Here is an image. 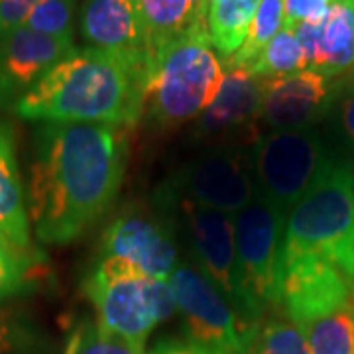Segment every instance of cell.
<instances>
[{"mask_svg":"<svg viewBox=\"0 0 354 354\" xmlns=\"http://www.w3.org/2000/svg\"><path fill=\"white\" fill-rule=\"evenodd\" d=\"M28 179V216L38 241L81 239L118 197L124 181V128L44 122L36 132Z\"/></svg>","mask_w":354,"mask_h":354,"instance_id":"1","label":"cell"},{"mask_svg":"<svg viewBox=\"0 0 354 354\" xmlns=\"http://www.w3.org/2000/svg\"><path fill=\"white\" fill-rule=\"evenodd\" d=\"M153 62L75 50L16 102L14 113L39 122L134 127L146 113Z\"/></svg>","mask_w":354,"mask_h":354,"instance_id":"2","label":"cell"},{"mask_svg":"<svg viewBox=\"0 0 354 354\" xmlns=\"http://www.w3.org/2000/svg\"><path fill=\"white\" fill-rule=\"evenodd\" d=\"M225 71L207 24L193 26L156 51L146 111L165 128L199 118L215 102Z\"/></svg>","mask_w":354,"mask_h":354,"instance_id":"3","label":"cell"},{"mask_svg":"<svg viewBox=\"0 0 354 354\" xmlns=\"http://www.w3.org/2000/svg\"><path fill=\"white\" fill-rule=\"evenodd\" d=\"M309 254L354 283V165L333 160L286 223L283 256Z\"/></svg>","mask_w":354,"mask_h":354,"instance_id":"4","label":"cell"},{"mask_svg":"<svg viewBox=\"0 0 354 354\" xmlns=\"http://www.w3.org/2000/svg\"><path fill=\"white\" fill-rule=\"evenodd\" d=\"M85 291L97 309V327L140 346L177 311L167 279L148 278L118 258H101L85 279Z\"/></svg>","mask_w":354,"mask_h":354,"instance_id":"5","label":"cell"},{"mask_svg":"<svg viewBox=\"0 0 354 354\" xmlns=\"http://www.w3.org/2000/svg\"><path fill=\"white\" fill-rule=\"evenodd\" d=\"M248 153L256 189L286 216L335 160L315 127L260 134Z\"/></svg>","mask_w":354,"mask_h":354,"instance_id":"6","label":"cell"},{"mask_svg":"<svg viewBox=\"0 0 354 354\" xmlns=\"http://www.w3.org/2000/svg\"><path fill=\"white\" fill-rule=\"evenodd\" d=\"M164 203L177 211L197 268L227 295L248 323H262L264 309L256 304L242 278L234 241V215L205 209L183 199L164 197Z\"/></svg>","mask_w":354,"mask_h":354,"instance_id":"7","label":"cell"},{"mask_svg":"<svg viewBox=\"0 0 354 354\" xmlns=\"http://www.w3.org/2000/svg\"><path fill=\"white\" fill-rule=\"evenodd\" d=\"M187 339L230 354H244L260 327L248 323L199 268L179 262L167 279Z\"/></svg>","mask_w":354,"mask_h":354,"instance_id":"8","label":"cell"},{"mask_svg":"<svg viewBox=\"0 0 354 354\" xmlns=\"http://www.w3.org/2000/svg\"><path fill=\"white\" fill-rule=\"evenodd\" d=\"M288 216L258 193L234 215V241L242 278L262 309H281Z\"/></svg>","mask_w":354,"mask_h":354,"instance_id":"9","label":"cell"},{"mask_svg":"<svg viewBox=\"0 0 354 354\" xmlns=\"http://www.w3.org/2000/svg\"><path fill=\"white\" fill-rule=\"evenodd\" d=\"M165 199H183L227 215L241 213L258 195L248 148L215 146L177 171Z\"/></svg>","mask_w":354,"mask_h":354,"instance_id":"10","label":"cell"},{"mask_svg":"<svg viewBox=\"0 0 354 354\" xmlns=\"http://www.w3.org/2000/svg\"><path fill=\"white\" fill-rule=\"evenodd\" d=\"M354 305V283L317 256H283L281 309L297 327L309 319Z\"/></svg>","mask_w":354,"mask_h":354,"instance_id":"11","label":"cell"},{"mask_svg":"<svg viewBox=\"0 0 354 354\" xmlns=\"http://www.w3.org/2000/svg\"><path fill=\"white\" fill-rule=\"evenodd\" d=\"M341 83L319 71L304 69L278 79H264L262 118L270 132L315 127L330 111Z\"/></svg>","mask_w":354,"mask_h":354,"instance_id":"12","label":"cell"},{"mask_svg":"<svg viewBox=\"0 0 354 354\" xmlns=\"http://www.w3.org/2000/svg\"><path fill=\"white\" fill-rule=\"evenodd\" d=\"M223 87L215 102L199 116L197 134L201 138L227 142L225 146L246 144L258 140V122L262 118L264 79L244 67H225Z\"/></svg>","mask_w":354,"mask_h":354,"instance_id":"13","label":"cell"},{"mask_svg":"<svg viewBox=\"0 0 354 354\" xmlns=\"http://www.w3.org/2000/svg\"><path fill=\"white\" fill-rule=\"evenodd\" d=\"M73 51V38L48 36L26 26L0 38V111H14L16 102Z\"/></svg>","mask_w":354,"mask_h":354,"instance_id":"14","label":"cell"},{"mask_svg":"<svg viewBox=\"0 0 354 354\" xmlns=\"http://www.w3.org/2000/svg\"><path fill=\"white\" fill-rule=\"evenodd\" d=\"M169 228L146 213H122L102 234L101 258H118L144 276L169 279L179 258Z\"/></svg>","mask_w":354,"mask_h":354,"instance_id":"15","label":"cell"},{"mask_svg":"<svg viewBox=\"0 0 354 354\" xmlns=\"http://www.w3.org/2000/svg\"><path fill=\"white\" fill-rule=\"evenodd\" d=\"M79 30L93 50L132 62H153L156 57L138 0H85Z\"/></svg>","mask_w":354,"mask_h":354,"instance_id":"16","label":"cell"},{"mask_svg":"<svg viewBox=\"0 0 354 354\" xmlns=\"http://www.w3.org/2000/svg\"><path fill=\"white\" fill-rule=\"evenodd\" d=\"M305 53V69L341 77L354 67V0H337L315 22L293 26Z\"/></svg>","mask_w":354,"mask_h":354,"instance_id":"17","label":"cell"},{"mask_svg":"<svg viewBox=\"0 0 354 354\" xmlns=\"http://www.w3.org/2000/svg\"><path fill=\"white\" fill-rule=\"evenodd\" d=\"M0 234L22 250H32L30 216L16 156V138L8 122L0 120Z\"/></svg>","mask_w":354,"mask_h":354,"instance_id":"18","label":"cell"},{"mask_svg":"<svg viewBox=\"0 0 354 354\" xmlns=\"http://www.w3.org/2000/svg\"><path fill=\"white\" fill-rule=\"evenodd\" d=\"M138 8L153 55L171 39L189 32L193 26L207 24L199 0H138Z\"/></svg>","mask_w":354,"mask_h":354,"instance_id":"19","label":"cell"},{"mask_svg":"<svg viewBox=\"0 0 354 354\" xmlns=\"http://www.w3.org/2000/svg\"><path fill=\"white\" fill-rule=\"evenodd\" d=\"M260 0H215L207 10L209 39L225 59L241 50Z\"/></svg>","mask_w":354,"mask_h":354,"instance_id":"20","label":"cell"},{"mask_svg":"<svg viewBox=\"0 0 354 354\" xmlns=\"http://www.w3.org/2000/svg\"><path fill=\"white\" fill-rule=\"evenodd\" d=\"M297 329L304 333L311 354H354V305L309 319Z\"/></svg>","mask_w":354,"mask_h":354,"instance_id":"21","label":"cell"},{"mask_svg":"<svg viewBox=\"0 0 354 354\" xmlns=\"http://www.w3.org/2000/svg\"><path fill=\"white\" fill-rule=\"evenodd\" d=\"M286 26L283 0H260V6L254 14L248 36L242 48L225 62V67H244L248 69L258 59L264 48L278 36Z\"/></svg>","mask_w":354,"mask_h":354,"instance_id":"22","label":"cell"},{"mask_svg":"<svg viewBox=\"0 0 354 354\" xmlns=\"http://www.w3.org/2000/svg\"><path fill=\"white\" fill-rule=\"evenodd\" d=\"M248 69L260 79H278L304 71L305 53L293 26H283Z\"/></svg>","mask_w":354,"mask_h":354,"instance_id":"23","label":"cell"},{"mask_svg":"<svg viewBox=\"0 0 354 354\" xmlns=\"http://www.w3.org/2000/svg\"><path fill=\"white\" fill-rule=\"evenodd\" d=\"M244 354H311L304 333L290 319L272 317L260 323Z\"/></svg>","mask_w":354,"mask_h":354,"instance_id":"24","label":"cell"},{"mask_svg":"<svg viewBox=\"0 0 354 354\" xmlns=\"http://www.w3.org/2000/svg\"><path fill=\"white\" fill-rule=\"evenodd\" d=\"M34 272L32 250H22L0 234V299L22 291Z\"/></svg>","mask_w":354,"mask_h":354,"instance_id":"25","label":"cell"},{"mask_svg":"<svg viewBox=\"0 0 354 354\" xmlns=\"http://www.w3.org/2000/svg\"><path fill=\"white\" fill-rule=\"evenodd\" d=\"M77 0H38L26 20V28L48 36L73 38Z\"/></svg>","mask_w":354,"mask_h":354,"instance_id":"26","label":"cell"},{"mask_svg":"<svg viewBox=\"0 0 354 354\" xmlns=\"http://www.w3.org/2000/svg\"><path fill=\"white\" fill-rule=\"evenodd\" d=\"M79 354H144V346L95 325L83 333Z\"/></svg>","mask_w":354,"mask_h":354,"instance_id":"27","label":"cell"},{"mask_svg":"<svg viewBox=\"0 0 354 354\" xmlns=\"http://www.w3.org/2000/svg\"><path fill=\"white\" fill-rule=\"evenodd\" d=\"M337 0H283L286 26H295L301 22H315L329 12Z\"/></svg>","mask_w":354,"mask_h":354,"instance_id":"28","label":"cell"},{"mask_svg":"<svg viewBox=\"0 0 354 354\" xmlns=\"http://www.w3.org/2000/svg\"><path fill=\"white\" fill-rule=\"evenodd\" d=\"M38 0H0V38L22 28Z\"/></svg>","mask_w":354,"mask_h":354,"instance_id":"29","label":"cell"},{"mask_svg":"<svg viewBox=\"0 0 354 354\" xmlns=\"http://www.w3.org/2000/svg\"><path fill=\"white\" fill-rule=\"evenodd\" d=\"M150 354H230L227 351H221V348H215V346H207V344H201V342L191 341V339H185V341H177V339H167V341H162L156 344Z\"/></svg>","mask_w":354,"mask_h":354,"instance_id":"30","label":"cell"},{"mask_svg":"<svg viewBox=\"0 0 354 354\" xmlns=\"http://www.w3.org/2000/svg\"><path fill=\"white\" fill-rule=\"evenodd\" d=\"M22 339V330L14 321L12 313L0 309V354L12 351Z\"/></svg>","mask_w":354,"mask_h":354,"instance_id":"31","label":"cell"},{"mask_svg":"<svg viewBox=\"0 0 354 354\" xmlns=\"http://www.w3.org/2000/svg\"><path fill=\"white\" fill-rule=\"evenodd\" d=\"M339 116H341V127L346 138L354 144V83H351L348 91L342 95Z\"/></svg>","mask_w":354,"mask_h":354,"instance_id":"32","label":"cell"},{"mask_svg":"<svg viewBox=\"0 0 354 354\" xmlns=\"http://www.w3.org/2000/svg\"><path fill=\"white\" fill-rule=\"evenodd\" d=\"M83 333H85V329H83V327H79V329L71 335V339H69V342H67L64 354H79L81 341H83Z\"/></svg>","mask_w":354,"mask_h":354,"instance_id":"33","label":"cell"},{"mask_svg":"<svg viewBox=\"0 0 354 354\" xmlns=\"http://www.w3.org/2000/svg\"><path fill=\"white\" fill-rule=\"evenodd\" d=\"M213 2H215V0H201V2H199V8H201V16L205 18V20H207V10H209V6H211Z\"/></svg>","mask_w":354,"mask_h":354,"instance_id":"34","label":"cell"},{"mask_svg":"<svg viewBox=\"0 0 354 354\" xmlns=\"http://www.w3.org/2000/svg\"><path fill=\"white\" fill-rule=\"evenodd\" d=\"M353 83H354V79H353Z\"/></svg>","mask_w":354,"mask_h":354,"instance_id":"35","label":"cell"},{"mask_svg":"<svg viewBox=\"0 0 354 354\" xmlns=\"http://www.w3.org/2000/svg\"><path fill=\"white\" fill-rule=\"evenodd\" d=\"M199 2H201V0H199Z\"/></svg>","mask_w":354,"mask_h":354,"instance_id":"36","label":"cell"}]
</instances>
